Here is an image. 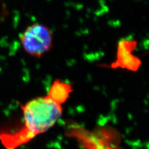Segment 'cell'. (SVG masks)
Instances as JSON below:
<instances>
[{
  "instance_id": "6da1fadb",
  "label": "cell",
  "mask_w": 149,
  "mask_h": 149,
  "mask_svg": "<svg viewBox=\"0 0 149 149\" xmlns=\"http://www.w3.org/2000/svg\"><path fill=\"white\" fill-rule=\"evenodd\" d=\"M22 123L15 130L0 133V141L6 149H16L52 128L62 114V106L47 95L21 105Z\"/></svg>"
},
{
  "instance_id": "3957f363",
  "label": "cell",
  "mask_w": 149,
  "mask_h": 149,
  "mask_svg": "<svg viewBox=\"0 0 149 149\" xmlns=\"http://www.w3.org/2000/svg\"><path fill=\"white\" fill-rule=\"evenodd\" d=\"M137 44V41L134 39H120L116 49V59L109 65V67L112 69L127 70L132 72H137L142 64L141 59L133 54Z\"/></svg>"
},
{
  "instance_id": "277c9868",
  "label": "cell",
  "mask_w": 149,
  "mask_h": 149,
  "mask_svg": "<svg viewBox=\"0 0 149 149\" xmlns=\"http://www.w3.org/2000/svg\"><path fill=\"white\" fill-rule=\"evenodd\" d=\"M73 90L71 84L57 79L51 85L47 95L56 103L62 106L68 100Z\"/></svg>"
},
{
  "instance_id": "7a4b0ae2",
  "label": "cell",
  "mask_w": 149,
  "mask_h": 149,
  "mask_svg": "<svg viewBox=\"0 0 149 149\" xmlns=\"http://www.w3.org/2000/svg\"><path fill=\"white\" fill-rule=\"evenodd\" d=\"M21 42L28 54L40 57L52 49L53 36L47 26L34 24L27 28L21 36Z\"/></svg>"
}]
</instances>
